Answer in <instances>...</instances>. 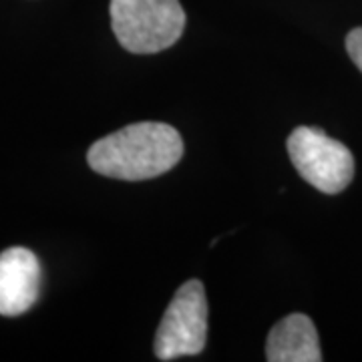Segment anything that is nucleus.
<instances>
[{
	"mask_svg": "<svg viewBox=\"0 0 362 362\" xmlns=\"http://www.w3.org/2000/svg\"><path fill=\"white\" fill-rule=\"evenodd\" d=\"M183 157L180 131L168 123L143 121L105 135L87 151L89 168L111 180L143 181L159 177Z\"/></svg>",
	"mask_w": 362,
	"mask_h": 362,
	"instance_id": "1",
	"label": "nucleus"
},
{
	"mask_svg": "<svg viewBox=\"0 0 362 362\" xmlns=\"http://www.w3.org/2000/svg\"><path fill=\"white\" fill-rule=\"evenodd\" d=\"M109 13L115 39L133 54L165 51L185 28L180 0H111Z\"/></svg>",
	"mask_w": 362,
	"mask_h": 362,
	"instance_id": "2",
	"label": "nucleus"
},
{
	"mask_svg": "<svg viewBox=\"0 0 362 362\" xmlns=\"http://www.w3.org/2000/svg\"><path fill=\"white\" fill-rule=\"evenodd\" d=\"M286 147L300 177L322 194L344 192L354 177L352 151L318 127H296Z\"/></svg>",
	"mask_w": 362,
	"mask_h": 362,
	"instance_id": "3",
	"label": "nucleus"
},
{
	"mask_svg": "<svg viewBox=\"0 0 362 362\" xmlns=\"http://www.w3.org/2000/svg\"><path fill=\"white\" fill-rule=\"evenodd\" d=\"M207 342V298L199 280H187L177 288L169 302L156 334V356L159 361H175L195 356Z\"/></svg>",
	"mask_w": 362,
	"mask_h": 362,
	"instance_id": "4",
	"label": "nucleus"
},
{
	"mask_svg": "<svg viewBox=\"0 0 362 362\" xmlns=\"http://www.w3.org/2000/svg\"><path fill=\"white\" fill-rule=\"evenodd\" d=\"M39 258L28 247L14 246L0 254V316H21L40 294Z\"/></svg>",
	"mask_w": 362,
	"mask_h": 362,
	"instance_id": "5",
	"label": "nucleus"
},
{
	"mask_svg": "<svg viewBox=\"0 0 362 362\" xmlns=\"http://www.w3.org/2000/svg\"><path fill=\"white\" fill-rule=\"evenodd\" d=\"M266 361L320 362L322 350L316 326L306 314H288L272 326L266 342Z\"/></svg>",
	"mask_w": 362,
	"mask_h": 362,
	"instance_id": "6",
	"label": "nucleus"
},
{
	"mask_svg": "<svg viewBox=\"0 0 362 362\" xmlns=\"http://www.w3.org/2000/svg\"><path fill=\"white\" fill-rule=\"evenodd\" d=\"M346 51H349L352 63L358 66V71L362 73V26L352 28L346 37Z\"/></svg>",
	"mask_w": 362,
	"mask_h": 362,
	"instance_id": "7",
	"label": "nucleus"
}]
</instances>
